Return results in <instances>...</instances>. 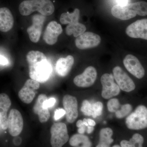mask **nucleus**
<instances>
[{"instance_id": "17", "label": "nucleus", "mask_w": 147, "mask_h": 147, "mask_svg": "<svg viewBox=\"0 0 147 147\" xmlns=\"http://www.w3.org/2000/svg\"><path fill=\"white\" fill-rule=\"evenodd\" d=\"M11 105V101L7 94H0V125L3 129L8 128L7 112Z\"/></svg>"}, {"instance_id": "7", "label": "nucleus", "mask_w": 147, "mask_h": 147, "mask_svg": "<svg viewBox=\"0 0 147 147\" xmlns=\"http://www.w3.org/2000/svg\"><path fill=\"white\" fill-rule=\"evenodd\" d=\"M113 76L118 86L122 90L130 92L135 89V85L131 79L120 67L117 66L113 69Z\"/></svg>"}, {"instance_id": "15", "label": "nucleus", "mask_w": 147, "mask_h": 147, "mask_svg": "<svg viewBox=\"0 0 147 147\" xmlns=\"http://www.w3.org/2000/svg\"><path fill=\"white\" fill-rule=\"evenodd\" d=\"M123 62L127 71L136 78L141 79L144 76V69L135 56L131 55H127L123 59Z\"/></svg>"}, {"instance_id": "37", "label": "nucleus", "mask_w": 147, "mask_h": 147, "mask_svg": "<svg viewBox=\"0 0 147 147\" xmlns=\"http://www.w3.org/2000/svg\"><path fill=\"white\" fill-rule=\"evenodd\" d=\"M112 147H122L121 146H119V145H115Z\"/></svg>"}, {"instance_id": "33", "label": "nucleus", "mask_w": 147, "mask_h": 147, "mask_svg": "<svg viewBox=\"0 0 147 147\" xmlns=\"http://www.w3.org/2000/svg\"><path fill=\"white\" fill-rule=\"evenodd\" d=\"M86 125H84V124H83V125L79 127H78L79 129H78V131L79 132V134H84L85 133V131H86Z\"/></svg>"}, {"instance_id": "20", "label": "nucleus", "mask_w": 147, "mask_h": 147, "mask_svg": "<svg viewBox=\"0 0 147 147\" xmlns=\"http://www.w3.org/2000/svg\"><path fill=\"white\" fill-rule=\"evenodd\" d=\"M74 63V58L71 55L65 58H61L56 63V70L59 76H67L71 70Z\"/></svg>"}, {"instance_id": "35", "label": "nucleus", "mask_w": 147, "mask_h": 147, "mask_svg": "<svg viewBox=\"0 0 147 147\" xmlns=\"http://www.w3.org/2000/svg\"><path fill=\"white\" fill-rule=\"evenodd\" d=\"M88 124L90 126H94L96 125V123L94 121L91 119H87Z\"/></svg>"}, {"instance_id": "29", "label": "nucleus", "mask_w": 147, "mask_h": 147, "mask_svg": "<svg viewBox=\"0 0 147 147\" xmlns=\"http://www.w3.org/2000/svg\"><path fill=\"white\" fill-rule=\"evenodd\" d=\"M92 104V114L93 117L96 118L98 116H100L102 113L103 105L101 102L98 101L94 102Z\"/></svg>"}, {"instance_id": "28", "label": "nucleus", "mask_w": 147, "mask_h": 147, "mask_svg": "<svg viewBox=\"0 0 147 147\" xmlns=\"http://www.w3.org/2000/svg\"><path fill=\"white\" fill-rule=\"evenodd\" d=\"M120 106L118 99L116 98H112L108 101L107 107L109 112L115 113L117 111Z\"/></svg>"}, {"instance_id": "27", "label": "nucleus", "mask_w": 147, "mask_h": 147, "mask_svg": "<svg viewBox=\"0 0 147 147\" xmlns=\"http://www.w3.org/2000/svg\"><path fill=\"white\" fill-rule=\"evenodd\" d=\"M81 111L84 115L87 116H92V104L87 100H84L82 103Z\"/></svg>"}, {"instance_id": "23", "label": "nucleus", "mask_w": 147, "mask_h": 147, "mask_svg": "<svg viewBox=\"0 0 147 147\" xmlns=\"http://www.w3.org/2000/svg\"><path fill=\"white\" fill-rule=\"evenodd\" d=\"M86 27L84 24L79 22L68 24L66 28V33L68 36L73 34L75 37H77L85 32Z\"/></svg>"}, {"instance_id": "4", "label": "nucleus", "mask_w": 147, "mask_h": 147, "mask_svg": "<svg viewBox=\"0 0 147 147\" xmlns=\"http://www.w3.org/2000/svg\"><path fill=\"white\" fill-rule=\"evenodd\" d=\"M125 124L127 128L133 130H140L147 127V108L140 105L134 112L126 118Z\"/></svg>"}, {"instance_id": "10", "label": "nucleus", "mask_w": 147, "mask_h": 147, "mask_svg": "<svg viewBox=\"0 0 147 147\" xmlns=\"http://www.w3.org/2000/svg\"><path fill=\"white\" fill-rule=\"evenodd\" d=\"M39 87V82L33 79H28L18 92V97L22 102L29 104L33 100L36 90Z\"/></svg>"}, {"instance_id": "31", "label": "nucleus", "mask_w": 147, "mask_h": 147, "mask_svg": "<svg viewBox=\"0 0 147 147\" xmlns=\"http://www.w3.org/2000/svg\"><path fill=\"white\" fill-rule=\"evenodd\" d=\"M65 114V110L63 109H59L56 110L55 114V119L58 120L63 117Z\"/></svg>"}, {"instance_id": "3", "label": "nucleus", "mask_w": 147, "mask_h": 147, "mask_svg": "<svg viewBox=\"0 0 147 147\" xmlns=\"http://www.w3.org/2000/svg\"><path fill=\"white\" fill-rule=\"evenodd\" d=\"M55 6L50 0H25L19 6V11L23 16H28L38 11L43 16H50L55 11Z\"/></svg>"}, {"instance_id": "22", "label": "nucleus", "mask_w": 147, "mask_h": 147, "mask_svg": "<svg viewBox=\"0 0 147 147\" xmlns=\"http://www.w3.org/2000/svg\"><path fill=\"white\" fill-rule=\"evenodd\" d=\"M69 143L73 147H92V143L88 137L79 133L73 135L69 139Z\"/></svg>"}, {"instance_id": "30", "label": "nucleus", "mask_w": 147, "mask_h": 147, "mask_svg": "<svg viewBox=\"0 0 147 147\" xmlns=\"http://www.w3.org/2000/svg\"><path fill=\"white\" fill-rule=\"evenodd\" d=\"M56 100L54 98H51L49 99H47L45 100L43 103V108H48L52 107L55 105Z\"/></svg>"}, {"instance_id": "12", "label": "nucleus", "mask_w": 147, "mask_h": 147, "mask_svg": "<svg viewBox=\"0 0 147 147\" xmlns=\"http://www.w3.org/2000/svg\"><path fill=\"white\" fill-rule=\"evenodd\" d=\"M63 103L67 121L69 123H73L78 117V102L76 98L66 95L63 98Z\"/></svg>"}, {"instance_id": "2", "label": "nucleus", "mask_w": 147, "mask_h": 147, "mask_svg": "<svg viewBox=\"0 0 147 147\" xmlns=\"http://www.w3.org/2000/svg\"><path fill=\"white\" fill-rule=\"evenodd\" d=\"M114 17L122 20H127L134 18L137 14L141 16L147 15V2L139 1L128 3L126 5H117L111 9Z\"/></svg>"}, {"instance_id": "32", "label": "nucleus", "mask_w": 147, "mask_h": 147, "mask_svg": "<svg viewBox=\"0 0 147 147\" xmlns=\"http://www.w3.org/2000/svg\"><path fill=\"white\" fill-rule=\"evenodd\" d=\"M8 63V60L5 57L2 55H0V64L2 65H6Z\"/></svg>"}, {"instance_id": "16", "label": "nucleus", "mask_w": 147, "mask_h": 147, "mask_svg": "<svg viewBox=\"0 0 147 147\" xmlns=\"http://www.w3.org/2000/svg\"><path fill=\"white\" fill-rule=\"evenodd\" d=\"M62 32V28L60 24H58L56 21H51L46 27L43 34V39L48 45H54L57 41L58 36Z\"/></svg>"}, {"instance_id": "11", "label": "nucleus", "mask_w": 147, "mask_h": 147, "mask_svg": "<svg viewBox=\"0 0 147 147\" xmlns=\"http://www.w3.org/2000/svg\"><path fill=\"white\" fill-rule=\"evenodd\" d=\"M96 69L94 67H88L82 74L77 75L74 79V83L77 86L88 88L92 86L97 77Z\"/></svg>"}, {"instance_id": "8", "label": "nucleus", "mask_w": 147, "mask_h": 147, "mask_svg": "<svg viewBox=\"0 0 147 147\" xmlns=\"http://www.w3.org/2000/svg\"><path fill=\"white\" fill-rule=\"evenodd\" d=\"M101 41V38L98 35L92 32H85L76 38L75 45L81 50H86L98 46Z\"/></svg>"}, {"instance_id": "1", "label": "nucleus", "mask_w": 147, "mask_h": 147, "mask_svg": "<svg viewBox=\"0 0 147 147\" xmlns=\"http://www.w3.org/2000/svg\"><path fill=\"white\" fill-rule=\"evenodd\" d=\"M26 58L31 79L39 83L46 82L53 69L45 55L40 51H31L27 54Z\"/></svg>"}, {"instance_id": "36", "label": "nucleus", "mask_w": 147, "mask_h": 147, "mask_svg": "<svg viewBox=\"0 0 147 147\" xmlns=\"http://www.w3.org/2000/svg\"><path fill=\"white\" fill-rule=\"evenodd\" d=\"M87 127V132L88 134H91L94 130V127L89 125V126Z\"/></svg>"}, {"instance_id": "34", "label": "nucleus", "mask_w": 147, "mask_h": 147, "mask_svg": "<svg viewBox=\"0 0 147 147\" xmlns=\"http://www.w3.org/2000/svg\"><path fill=\"white\" fill-rule=\"evenodd\" d=\"M119 5H125L128 4V0H117Z\"/></svg>"}, {"instance_id": "24", "label": "nucleus", "mask_w": 147, "mask_h": 147, "mask_svg": "<svg viewBox=\"0 0 147 147\" xmlns=\"http://www.w3.org/2000/svg\"><path fill=\"white\" fill-rule=\"evenodd\" d=\"M80 12L79 9L76 8L72 13L65 12L62 13L60 20L63 24H70L79 21Z\"/></svg>"}, {"instance_id": "13", "label": "nucleus", "mask_w": 147, "mask_h": 147, "mask_svg": "<svg viewBox=\"0 0 147 147\" xmlns=\"http://www.w3.org/2000/svg\"><path fill=\"white\" fill-rule=\"evenodd\" d=\"M126 34L132 38L147 40V18L137 20L127 28Z\"/></svg>"}, {"instance_id": "6", "label": "nucleus", "mask_w": 147, "mask_h": 147, "mask_svg": "<svg viewBox=\"0 0 147 147\" xmlns=\"http://www.w3.org/2000/svg\"><path fill=\"white\" fill-rule=\"evenodd\" d=\"M100 82L102 87L101 95L105 99L117 96L120 92V89L114 82V76L112 74L106 73L103 74L100 78Z\"/></svg>"}, {"instance_id": "9", "label": "nucleus", "mask_w": 147, "mask_h": 147, "mask_svg": "<svg viewBox=\"0 0 147 147\" xmlns=\"http://www.w3.org/2000/svg\"><path fill=\"white\" fill-rule=\"evenodd\" d=\"M24 126V120L18 110L12 109L8 117V128L9 134L12 137H17L21 134Z\"/></svg>"}, {"instance_id": "18", "label": "nucleus", "mask_w": 147, "mask_h": 147, "mask_svg": "<svg viewBox=\"0 0 147 147\" xmlns=\"http://www.w3.org/2000/svg\"><path fill=\"white\" fill-rule=\"evenodd\" d=\"M47 99L46 95L40 94L33 107L34 112L38 115L40 122L41 123L46 122L50 117L48 108H45L43 107V102Z\"/></svg>"}, {"instance_id": "25", "label": "nucleus", "mask_w": 147, "mask_h": 147, "mask_svg": "<svg viewBox=\"0 0 147 147\" xmlns=\"http://www.w3.org/2000/svg\"><path fill=\"white\" fill-rule=\"evenodd\" d=\"M144 138L139 134H135L133 135L129 141L123 140L121 142L122 147H143Z\"/></svg>"}, {"instance_id": "21", "label": "nucleus", "mask_w": 147, "mask_h": 147, "mask_svg": "<svg viewBox=\"0 0 147 147\" xmlns=\"http://www.w3.org/2000/svg\"><path fill=\"white\" fill-rule=\"evenodd\" d=\"M113 132L109 127L102 128L99 133V141L96 147H110L114 140L112 139Z\"/></svg>"}, {"instance_id": "26", "label": "nucleus", "mask_w": 147, "mask_h": 147, "mask_svg": "<svg viewBox=\"0 0 147 147\" xmlns=\"http://www.w3.org/2000/svg\"><path fill=\"white\" fill-rule=\"evenodd\" d=\"M132 106L129 104H126L122 105L120 110H118L115 112V115L118 119L123 118L130 113L132 110Z\"/></svg>"}, {"instance_id": "14", "label": "nucleus", "mask_w": 147, "mask_h": 147, "mask_svg": "<svg viewBox=\"0 0 147 147\" xmlns=\"http://www.w3.org/2000/svg\"><path fill=\"white\" fill-rule=\"evenodd\" d=\"M45 20V16L42 14H35L33 16L32 25L27 30L29 38L32 42L36 43L39 41Z\"/></svg>"}, {"instance_id": "19", "label": "nucleus", "mask_w": 147, "mask_h": 147, "mask_svg": "<svg viewBox=\"0 0 147 147\" xmlns=\"http://www.w3.org/2000/svg\"><path fill=\"white\" fill-rule=\"evenodd\" d=\"M14 20L9 9L6 7L0 8V31L7 32L13 28Z\"/></svg>"}, {"instance_id": "5", "label": "nucleus", "mask_w": 147, "mask_h": 147, "mask_svg": "<svg viewBox=\"0 0 147 147\" xmlns=\"http://www.w3.org/2000/svg\"><path fill=\"white\" fill-rule=\"evenodd\" d=\"M50 143L52 147H62L68 142V131L65 123L54 124L50 129Z\"/></svg>"}]
</instances>
